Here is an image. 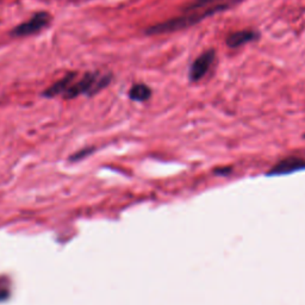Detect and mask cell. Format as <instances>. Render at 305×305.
<instances>
[{"mask_svg": "<svg viewBox=\"0 0 305 305\" xmlns=\"http://www.w3.org/2000/svg\"><path fill=\"white\" fill-rule=\"evenodd\" d=\"M236 0H227V1L221 2V4L213 5V6L207 7V9L191 11V12H185L181 17L169 19L167 22H162V23L155 24V25L148 27L145 34L148 35H161V34H169V32L178 31V30L186 29L194 24L199 23L203 19L210 17V16L215 15V13L222 12L235 5Z\"/></svg>", "mask_w": 305, "mask_h": 305, "instance_id": "6da1fadb", "label": "cell"}, {"mask_svg": "<svg viewBox=\"0 0 305 305\" xmlns=\"http://www.w3.org/2000/svg\"><path fill=\"white\" fill-rule=\"evenodd\" d=\"M49 23H50V16L47 12H38L29 22H25V23L16 26L12 30V32H11V35L16 37H24L29 36V35H34L36 32L41 31Z\"/></svg>", "mask_w": 305, "mask_h": 305, "instance_id": "7a4b0ae2", "label": "cell"}, {"mask_svg": "<svg viewBox=\"0 0 305 305\" xmlns=\"http://www.w3.org/2000/svg\"><path fill=\"white\" fill-rule=\"evenodd\" d=\"M215 61V50L210 49V50L204 51L200 54L199 56L192 62L191 67H189L188 76L191 81H199L205 76V74L209 72L211 65Z\"/></svg>", "mask_w": 305, "mask_h": 305, "instance_id": "3957f363", "label": "cell"}, {"mask_svg": "<svg viewBox=\"0 0 305 305\" xmlns=\"http://www.w3.org/2000/svg\"><path fill=\"white\" fill-rule=\"evenodd\" d=\"M98 74L97 73H87L85 74L84 78L81 79L78 84L70 86L65 92V98L72 99L78 97L81 93H87V94L92 95L93 89H94L95 84L98 80Z\"/></svg>", "mask_w": 305, "mask_h": 305, "instance_id": "277c9868", "label": "cell"}, {"mask_svg": "<svg viewBox=\"0 0 305 305\" xmlns=\"http://www.w3.org/2000/svg\"><path fill=\"white\" fill-rule=\"evenodd\" d=\"M260 35L259 32L254 31V30H241V31L233 32L227 38V45L230 48H238V47L247 45V43L253 42V41L259 40Z\"/></svg>", "mask_w": 305, "mask_h": 305, "instance_id": "5b68a950", "label": "cell"}, {"mask_svg": "<svg viewBox=\"0 0 305 305\" xmlns=\"http://www.w3.org/2000/svg\"><path fill=\"white\" fill-rule=\"evenodd\" d=\"M74 76H75V73L67 74V75H66L65 78L62 79V80L55 82L53 86L49 87L48 90H46L45 92H43V95H45V97H48V98H53V97H55V95L60 94V93L66 92V90L70 87V82L73 81Z\"/></svg>", "mask_w": 305, "mask_h": 305, "instance_id": "8992f818", "label": "cell"}, {"mask_svg": "<svg viewBox=\"0 0 305 305\" xmlns=\"http://www.w3.org/2000/svg\"><path fill=\"white\" fill-rule=\"evenodd\" d=\"M150 95H152V90L144 84L134 85L129 92V97L135 101H145L150 98Z\"/></svg>", "mask_w": 305, "mask_h": 305, "instance_id": "52a82bcc", "label": "cell"}, {"mask_svg": "<svg viewBox=\"0 0 305 305\" xmlns=\"http://www.w3.org/2000/svg\"><path fill=\"white\" fill-rule=\"evenodd\" d=\"M302 162L298 160H295V159H291V160L284 161L282 164L277 166V169L274 172L276 173H288V172H293L295 169H298L301 167Z\"/></svg>", "mask_w": 305, "mask_h": 305, "instance_id": "ba28073f", "label": "cell"}]
</instances>
